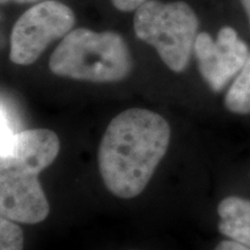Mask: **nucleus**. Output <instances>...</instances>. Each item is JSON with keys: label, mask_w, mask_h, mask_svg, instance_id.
<instances>
[{"label": "nucleus", "mask_w": 250, "mask_h": 250, "mask_svg": "<svg viewBox=\"0 0 250 250\" xmlns=\"http://www.w3.org/2000/svg\"><path fill=\"white\" fill-rule=\"evenodd\" d=\"M170 138L169 123L155 111L131 108L115 116L98 152L105 188L118 198L139 196L167 153Z\"/></svg>", "instance_id": "obj_1"}, {"label": "nucleus", "mask_w": 250, "mask_h": 250, "mask_svg": "<svg viewBox=\"0 0 250 250\" xmlns=\"http://www.w3.org/2000/svg\"><path fill=\"white\" fill-rule=\"evenodd\" d=\"M61 142L54 131L33 129L18 132L11 151L0 153V214L18 224L44 221L50 204L40 174L54 164Z\"/></svg>", "instance_id": "obj_2"}, {"label": "nucleus", "mask_w": 250, "mask_h": 250, "mask_svg": "<svg viewBox=\"0 0 250 250\" xmlns=\"http://www.w3.org/2000/svg\"><path fill=\"white\" fill-rule=\"evenodd\" d=\"M56 76L90 83H117L132 68L126 42L115 31H95L87 28L72 29L49 61Z\"/></svg>", "instance_id": "obj_3"}, {"label": "nucleus", "mask_w": 250, "mask_h": 250, "mask_svg": "<svg viewBox=\"0 0 250 250\" xmlns=\"http://www.w3.org/2000/svg\"><path fill=\"white\" fill-rule=\"evenodd\" d=\"M198 24L193 9L183 1L147 0L136 9L133 19L137 37L152 45L162 62L177 73L189 65Z\"/></svg>", "instance_id": "obj_4"}, {"label": "nucleus", "mask_w": 250, "mask_h": 250, "mask_svg": "<svg viewBox=\"0 0 250 250\" xmlns=\"http://www.w3.org/2000/svg\"><path fill=\"white\" fill-rule=\"evenodd\" d=\"M76 23L73 11L56 0H44L18 19L11 34L9 58L14 64L35 62L48 45L64 39Z\"/></svg>", "instance_id": "obj_5"}, {"label": "nucleus", "mask_w": 250, "mask_h": 250, "mask_svg": "<svg viewBox=\"0 0 250 250\" xmlns=\"http://www.w3.org/2000/svg\"><path fill=\"white\" fill-rule=\"evenodd\" d=\"M203 79L213 92L223 90L237 76L249 56L248 46L232 27L218 31L217 40L210 34H198L193 46Z\"/></svg>", "instance_id": "obj_6"}, {"label": "nucleus", "mask_w": 250, "mask_h": 250, "mask_svg": "<svg viewBox=\"0 0 250 250\" xmlns=\"http://www.w3.org/2000/svg\"><path fill=\"white\" fill-rule=\"evenodd\" d=\"M225 107L236 115L250 114V54L225 95Z\"/></svg>", "instance_id": "obj_7"}, {"label": "nucleus", "mask_w": 250, "mask_h": 250, "mask_svg": "<svg viewBox=\"0 0 250 250\" xmlns=\"http://www.w3.org/2000/svg\"><path fill=\"white\" fill-rule=\"evenodd\" d=\"M24 235L18 223L0 214V250H23Z\"/></svg>", "instance_id": "obj_8"}, {"label": "nucleus", "mask_w": 250, "mask_h": 250, "mask_svg": "<svg viewBox=\"0 0 250 250\" xmlns=\"http://www.w3.org/2000/svg\"><path fill=\"white\" fill-rule=\"evenodd\" d=\"M218 230L227 239L250 248V220L241 218L220 219L218 223Z\"/></svg>", "instance_id": "obj_9"}, {"label": "nucleus", "mask_w": 250, "mask_h": 250, "mask_svg": "<svg viewBox=\"0 0 250 250\" xmlns=\"http://www.w3.org/2000/svg\"><path fill=\"white\" fill-rule=\"evenodd\" d=\"M220 219L241 218L250 220V199L239 196H228L221 199L217 208Z\"/></svg>", "instance_id": "obj_10"}, {"label": "nucleus", "mask_w": 250, "mask_h": 250, "mask_svg": "<svg viewBox=\"0 0 250 250\" xmlns=\"http://www.w3.org/2000/svg\"><path fill=\"white\" fill-rule=\"evenodd\" d=\"M18 132H14L6 111L0 107V153L11 151Z\"/></svg>", "instance_id": "obj_11"}, {"label": "nucleus", "mask_w": 250, "mask_h": 250, "mask_svg": "<svg viewBox=\"0 0 250 250\" xmlns=\"http://www.w3.org/2000/svg\"><path fill=\"white\" fill-rule=\"evenodd\" d=\"M112 5L121 12H132L138 9L147 0H111Z\"/></svg>", "instance_id": "obj_12"}, {"label": "nucleus", "mask_w": 250, "mask_h": 250, "mask_svg": "<svg viewBox=\"0 0 250 250\" xmlns=\"http://www.w3.org/2000/svg\"><path fill=\"white\" fill-rule=\"evenodd\" d=\"M214 250H250V248L245 245H241V243L233 241V240L227 239L219 242Z\"/></svg>", "instance_id": "obj_13"}, {"label": "nucleus", "mask_w": 250, "mask_h": 250, "mask_svg": "<svg viewBox=\"0 0 250 250\" xmlns=\"http://www.w3.org/2000/svg\"><path fill=\"white\" fill-rule=\"evenodd\" d=\"M44 0H0V5L6 4H31V2H41Z\"/></svg>", "instance_id": "obj_14"}, {"label": "nucleus", "mask_w": 250, "mask_h": 250, "mask_svg": "<svg viewBox=\"0 0 250 250\" xmlns=\"http://www.w3.org/2000/svg\"><path fill=\"white\" fill-rule=\"evenodd\" d=\"M243 7H245V11L247 15H248V19H249V23H250V0H241Z\"/></svg>", "instance_id": "obj_15"}]
</instances>
